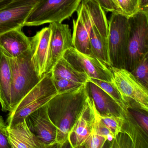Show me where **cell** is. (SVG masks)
<instances>
[{
  "mask_svg": "<svg viewBox=\"0 0 148 148\" xmlns=\"http://www.w3.org/2000/svg\"><path fill=\"white\" fill-rule=\"evenodd\" d=\"M88 96L86 83L73 91L57 94L47 103L48 115L57 129L58 148H62L68 143V133Z\"/></svg>",
  "mask_w": 148,
  "mask_h": 148,
  "instance_id": "1",
  "label": "cell"
},
{
  "mask_svg": "<svg viewBox=\"0 0 148 148\" xmlns=\"http://www.w3.org/2000/svg\"><path fill=\"white\" fill-rule=\"evenodd\" d=\"M57 94L50 71L45 73L39 82L9 112L6 124L11 126L23 121L29 114L47 104Z\"/></svg>",
  "mask_w": 148,
  "mask_h": 148,
  "instance_id": "2",
  "label": "cell"
},
{
  "mask_svg": "<svg viewBox=\"0 0 148 148\" xmlns=\"http://www.w3.org/2000/svg\"><path fill=\"white\" fill-rule=\"evenodd\" d=\"M32 55L30 48L18 57H8L12 72L11 111L42 78L35 70Z\"/></svg>",
  "mask_w": 148,
  "mask_h": 148,
  "instance_id": "3",
  "label": "cell"
},
{
  "mask_svg": "<svg viewBox=\"0 0 148 148\" xmlns=\"http://www.w3.org/2000/svg\"><path fill=\"white\" fill-rule=\"evenodd\" d=\"M82 0H40L27 17L25 26L62 23L77 12Z\"/></svg>",
  "mask_w": 148,
  "mask_h": 148,
  "instance_id": "4",
  "label": "cell"
},
{
  "mask_svg": "<svg viewBox=\"0 0 148 148\" xmlns=\"http://www.w3.org/2000/svg\"><path fill=\"white\" fill-rule=\"evenodd\" d=\"M112 83L119 92L128 109H138L148 112V87L137 80L124 68L111 66Z\"/></svg>",
  "mask_w": 148,
  "mask_h": 148,
  "instance_id": "5",
  "label": "cell"
},
{
  "mask_svg": "<svg viewBox=\"0 0 148 148\" xmlns=\"http://www.w3.org/2000/svg\"><path fill=\"white\" fill-rule=\"evenodd\" d=\"M108 42L112 66L126 68L128 47V17L118 12L112 13L108 21Z\"/></svg>",
  "mask_w": 148,
  "mask_h": 148,
  "instance_id": "6",
  "label": "cell"
},
{
  "mask_svg": "<svg viewBox=\"0 0 148 148\" xmlns=\"http://www.w3.org/2000/svg\"><path fill=\"white\" fill-rule=\"evenodd\" d=\"M148 53V12L138 11L128 17V47L126 68L131 72Z\"/></svg>",
  "mask_w": 148,
  "mask_h": 148,
  "instance_id": "7",
  "label": "cell"
},
{
  "mask_svg": "<svg viewBox=\"0 0 148 148\" xmlns=\"http://www.w3.org/2000/svg\"><path fill=\"white\" fill-rule=\"evenodd\" d=\"M63 57L75 69L86 73L89 78L112 82L111 66L93 55L82 53L73 47L66 50Z\"/></svg>",
  "mask_w": 148,
  "mask_h": 148,
  "instance_id": "8",
  "label": "cell"
},
{
  "mask_svg": "<svg viewBox=\"0 0 148 148\" xmlns=\"http://www.w3.org/2000/svg\"><path fill=\"white\" fill-rule=\"evenodd\" d=\"M47 104L29 114L25 120L31 131L45 148L57 147V129L49 117Z\"/></svg>",
  "mask_w": 148,
  "mask_h": 148,
  "instance_id": "9",
  "label": "cell"
},
{
  "mask_svg": "<svg viewBox=\"0 0 148 148\" xmlns=\"http://www.w3.org/2000/svg\"><path fill=\"white\" fill-rule=\"evenodd\" d=\"M40 1L14 2L0 9V34L25 27L27 18Z\"/></svg>",
  "mask_w": 148,
  "mask_h": 148,
  "instance_id": "10",
  "label": "cell"
},
{
  "mask_svg": "<svg viewBox=\"0 0 148 148\" xmlns=\"http://www.w3.org/2000/svg\"><path fill=\"white\" fill-rule=\"evenodd\" d=\"M95 106L88 96L80 114L68 135V143L72 148H82L94 125Z\"/></svg>",
  "mask_w": 148,
  "mask_h": 148,
  "instance_id": "11",
  "label": "cell"
},
{
  "mask_svg": "<svg viewBox=\"0 0 148 148\" xmlns=\"http://www.w3.org/2000/svg\"><path fill=\"white\" fill-rule=\"evenodd\" d=\"M51 38L48 51L50 71L56 62L62 58L65 52L73 47L71 30L69 25L62 23H50Z\"/></svg>",
  "mask_w": 148,
  "mask_h": 148,
  "instance_id": "12",
  "label": "cell"
},
{
  "mask_svg": "<svg viewBox=\"0 0 148 148\" xmlns=\"http://www.w3.org/2000/svg\"><path fill=\"white\" fill-rule=\"evenodd\" d=\"M51 33L50 27H46L37 32L33 37L30 38L32 62L40 77L50 71L48 51Z\"/></svg>",
  "mask_w": 148,
  "mask_h": 148,
  "instance_id": "13",
  "label": "cell"
},
{
  "mask_svg": "<svg viewBox=\"0 0 148 148\" xmlns=\"http://www.w3.org/2000/svg\"><path fill=\"white\" fill-rule=\"evenodd\" d=\"M20 27L0 34V49L8 57H18L31 48V38Z\"/></svg>",
  "mask_w": 148,
  "mask_h": 148,
  "instance_id": "14",
  "label": "cell"
},
{
  "mask_svg": "<svg viewBox=\"0 0 148 148\" xmlns=\"http://www.w3.org/2000/svg\"><path fill=\"white\" fill-rule=\"evenodd\" d=\"M7 131L11 148H45L31 131L25 119L12 126L7 125Z\"/></svg>",
  "mask_w": 148,
  "mask_h": 148,
  "instance_id": "15",
  "label": "cell"
},
{
  "mask_svg": "<svg viewBox=\"0 0 148 148\" xmlns=\"http://www.w3.org/2000/svg\"><path fill=\"white\" fill-rule=\"evenodd\" d=\"M87 90L99 115L122 116V110L120 106L100 87L89 81L87 83Z\"/></svg>",
  "mask_w": 148,
  "mask_h": 148,
  "instance_id": "16",
  "label": "cell"
},
{
  "mask_svg": "<svg viewBox=\"0 0 148 148\" xmlns=\"http://www.w3.org/2000/svg\"><path fill=\"white\" fill-rule=\"evenodd\" d=\"M12 72L9 58L0 49V104L2 111L11 110Z\"/></svg>",
  "mask_w": 148,
  "mask_h": 148,
  "instance_id": "17",
  "label": "cell"
},
{
  "mask_svg": "<svg viewBox=\"0 0 148 148\" xmlns=\"http://www.w3.org/2000/svg\"><path fill=\"white\" fill-rule=\"evenodd\" d=\"M124 123L122 132L127 134L132 143V148H148V134L139 126L129 112L128 108L122 109Z\"/></svg>",
  "mask_w": 148,
  "mask_h": 148,
  "instance_id": "18",
  "label": "cell"
},
{
  "mask_svg": "<svg viewBox=\"0 0 148 148\" xmlns=\"http://www.w3.org/2000/svg\"><path fill=\"white\" fill-rule=\"evenodd\" d=\"M52 77L65 79L81 84L89 82L87 74L75 69L64 57L60 58L51 70Z\"/></svg>",
  "mask_w": 148,
  "mask_h": 148,
  "instance_id": "19",
  "label": "cell"
},
{
  "mask_svg": "<svg viewBox=\"0 0 148 148\" xmlns=\"http://www.w3.org/2000/svg\"><path fill=\"white\" fill-rule=\"evenodd\" d=\"M87 10L92 25L101 36L107 40L109 25L105 13L97 0H82Z\"/></svg>",
  "mask_w": 148,
  "mask_h": 148,
  "instance_id": "20",
  "label": "cell"
},
{
  "mask_svg": "<svg viewBox=\"0 0 148 148\" xmlns=\"http://www.w3.org/2000/svg\"><path fill=\"white\" fill-rule=\"evenodd\" d=\"M73 32L72 42L73 47L78 51L92 55L90 45V31L77 16L76 20L73 19Z\"/></svg>",
  "mask_w": 148,
  "mask_h": 148,
  "instance_id": "21",
  "label": "cell"
},
{
  "mask_svg": "<svg viewBox=\"0 0 148 148\" xmlns=\"http://www.w3.org/2000/svg\"><path fill=\"white\" fill-rule=\"evenodd\" d=\"M90 45L92 54L110 66H112L108 49V42L99 32L94 25L90 33Z\"/></svg>",
  "mask_w": 148,
  "mask_h": 148,
  "instance_id": "22",
  "label": "cell"
},
{
  "mask_svg": "<svg viewBox=\"0 0 148 148\" xmlns=\"http://www.w3.org/2000/svg\"><path fill=\"white\" fill-rule=\"evenodd\" d=\"M89 81L94 83L100 87L118 104L121 109L127 108L124 103L119 92L112 82L92 78H89Z\"/></svg>",
  "mask_w": 148,
  "mask_h": 148,
  "instance_id": "23",
  "label": "cell"
},
{
  "mask_svg": "<svg viewBox=\"0 0 148 148\" xmlns=\"http://www.w3.org/2000/svg\"><path fill=\"white\" fill-rule=\"evenodd\" d=\"M143 85L148 86V53H146L130 72Z\"/></svg>",
  "mask_w": 148,
  "mask_h": 148,
  "instance_id": "24",
  "label": "cell"
},
{
  "mask_svg": "<svg viewBox=\"0 0 148 148\" xmlns=\"http://www.w3.org/2000/svg\"><path fill=\"white\" fill-rule=\"evenodd\" d=\"M52 79L58 94H63L73 91L85 84L65 79L54 78L52 77Z\"/></svg>",
  "mask_w": 148,
  "mask_h": 148,
  "instance_id": "25",
  "label": "cell"
},
{
  "mask_svg": "<svg viewBox=\"0 0 148 148\" xmlns=\"http://www.w3.org/2000/svg\"><path fill=\"white\" fill-rule=\"evenodd\" d=\"M99 116L101 120L110 129L115 138L122 132L124 123V118L122 115L121 116L115 115Z\"/></svg>",
  "mask_w": 148,
  "mask_h": 148,
  "instance_id": "26",
  "label": "cell"
},
{
  "mask_svg": "<svg viewBox=\"0 0 148 148\" xmlns=\"http://www.w3.org/2000/svg\"><path fill=\"white\" fill-rule=\"evenodd\" d=\"M93 129L97 134L104 137L107 140V142H109L110 144L115 138L112 132L101 120L99 114L97 111L96 107Z\"/></svg>",
  "mask_w": 148,
  "mask_h": 148,
  "instance_id": "27",
  "label": "cell"
},
{
  "mask_svg": "<svg viewBox=\"0 0 148 148\" xmlns=\"http://www.w3.org/2000/svg\"><path fill=\"white\" fill-rule=\"evenodd\" d=\"M122 13L129 17L139 11L138 0H116Z\"/></svg>",
  "mask_w": 148,
  "mask_h": 148,
  "instance_id": "28",
  "label": "cell"
},
{
  "mask_svg": "<svg viewBox=\"0 0 148 148\" xmlns=\"http://www.w3.org/2000/svg\"><path fill=\"white\" fill-rule=\"evenodd\" d=\"M106 142V138L97 134L92 128L90 134L86 140L82 148H102L104 147Z\"/></svg>",
  "mask_w": 148,
  "mask_h": 148,
  "instance_id": "29",
  "label": "cell"
},
{
  "mask_svg": "<svg viewBox=\"0 0 148 148\" xmlns=\"http://www.w3.org/2000/svg\"><path fill=\"white\" fill-rule=\"evenodd\" d=\"M129 112L135 119L139 126L148 134V112L138 109H128Z\"/></svg>",
  "mask_w": 148,
  "mask_h": 148,
  "instance_id": "30",
  "label": "cell"
},
{
  "mask_svg": "<svg viewBox=\"0 0 148 148\" xmlns=\"http://www.w3.org/2000/svg\"><path fill=\"white\" fill-rule=\"evenodd\" d=\"M101 7L106 12H121V10L118 6L115 3L113 0H97Z\"/></svg>",
  "mask_w": 148,
  "mask_h": 148,
  "instance_id": "31",
  "label": "cell"
},
{
  "mask_svg": "<svg viewBox=\"0 0 148 148\" xmlns=\"http://www.w3.org/2000/svg\"><path fill=\"white\" fill-rule=\"evenodd\" d=\"M7 124L0 126V148H11L8 136Z\"/></svg>",
  "mask_w": 148,
  "mask_h": 148,
  "instance_id": "32",
  "label": "cell"
},
{
  "mask_svg": "<svg viewBox=\"0 0 148 148\" xmlns=\"http://www.w3.org/2000/svg\"><path fill=\"white\" fill-rule=\"evenodd\" d=\"M139 11L148 12V0H138Z\"/></svg>",
  "mask_w": 148,
  "mask_h": 148,
  "instance_id": "33",
  "label": "cell"
},
{
  "mask_svg": "<svg viewBox=\"0 0 148 148\" xmlns=\"http://www.w3.org/2000/svg\"><path fill=\"white\" fill-rule=\"evenodd\" d=\"M27 0H0V9L4 8L11 3L18 1H23Z\"/></svg>",
  "mask_w": 148,
  "mask_h": 148,
  "instance_id": "34",
  "label": "cell"
},
{
  "mask_svg": "<svg viewBox=\"0 0 148 148\" xmlns=\"http://www.w3.org/2000/svg\"><path fill=\"white\" fill-rule=\"evenodd\" d=\"M5 124H6L4 122L3 117L1 116H0V126Z\"/></svg>",
  "mask_w": 148,
  "mask_h": 148,
  "instance_id": "35",
  "label": "cell"
},
{
  "mask_svg": "<svg viewBox=\"0 0 148 148\" xmlns=\"http://www.w3.org/2000/svg\"><path fill=\"white\" fill-rule=\"evenodd\" d=\"M113 1H114V2H115V3H116V4L117 5V3H116V0H113Z\"/></svg>",
  "mask_w": 148,
  "mask_h": 148,
  "instance_id": "36",
  "label": "cell"
}]
</instances>
